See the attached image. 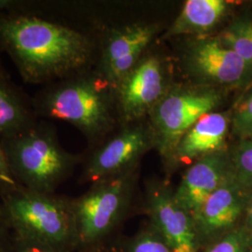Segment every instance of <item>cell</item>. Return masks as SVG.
Masks as SVG:
<instances>
[{"label":"cell","instance_id":"1","mask_svg":"<svg viewBox=\"0 0 252 252\" xmlns=\"http://www.w3.org/2000/svg\"><path fill=\"white\" fill-rule=\"evenodd\" d=\"M95 49L88 34L55 14L52 3L24 1L17 11L0 14V51L27 83L43 86L85 71Z\"/></svg>","mask_w":252,"mask_h":252},{"label":"cell","instance_id":"2","mask_svg":"<svg viewBox=\"0 0 252 252\" xmlns=\"http://www.w3.org/2000/svg\"><path fill=\"white\" fill-rule=\"evenodd\" d=\"M81 71L43 85L32 97L36 117L63 121L93 142L102 140L115 125V87L100 73Z\"/></svg>","mask_w":252,"mask_h":252},{"label":"cell","instance_id":"3","mask_svg":"<svg viewBox=\"0 0 252 252\" xmlns=\"http://www.w3.org/2000/svg\"><path fill=\"white\" fill-rule=\"evenodd\" d=\"M0 143L16 182L37 192L53 193L78 161L63 150L54 125L41 119L0 137Z\"/></svg>","mask_w":252,"mask_h":252},{"label":"cell","instance_id":"4","mask_svg":"<svg viewBox=\"0 0 252 252\" xmlns=\"http://www.w3.org/2000/svg\"><path fill=\"white\" fill-rule=\"evenodd\" d=\"M7 217L19 231L36 245L54 247L65 242L73 220L71 204L53 193L19 186L2 194Z\"/></svg>","mask_w":252,"mask_h":252},{"label":"cell","instance_id":"5","mask_svg":"<svg viewBox=\"0 0 252 252\" xmlns=\"http://www.w3.org/2000/svg\"><path fill=\"white\" fill-rule=\"evenodd\" d=\"M220 102L215 90H188L172 93L153 108V123L158 146L164 154L173 153L182 136L199 119Z\"/></svg>","mask_w":252,"mask_h":252},{"label":"cell","instance_id":"6","mask_svg":"<svg viewBox=\"0 0 252 252\" xmlns=\"http://www.w3.org/2000/svg\"><path fill=\"white\" fill-rule=\"evenodd\" d=\"M128 186L125 176L102 180L71 204L73 220L83 240L94 241L112 227L126 205Z\"/></svg>","mask_w":252,"mask_h":252},{"label":"cell","instance_id":"7","mask_svg":"<svg viewBox=\"0 0 252 252\" xmlns=\"http://www.w3.org/2000/svg\"><path fill=\"white\" fill-rule=\"evenodd\" d=\"M165 90L162 63L156 57H148L115 87L117 108L126 122L142 117L161 101Z\"/></svg>","mask_w":252,"mask_h":252},{"label":"cell","instance_id":"8","mask_svg":"<svg viewBox=\"0 0 252 252\" xmlns=\"http://www.w3.org/2000/svg\"><path fill=\"white\" fill-rule=\"evenodd\" d=\"M102 38L96 71L116 86L131 72L151 42L153 27L135 25L108 30Z\"/></svg>","mask_w":252,"mask_h":252},{"label":"cell","instance_id":"9","mask_svg":"<svg viewBox=\"0 0 252 252\" xmlns=\"http://www.w3.org/2000/svg\"><path fill=\"white\" fill-rule=\"evenodd\" d=\"M151 139L149 132L142 127L123 130L92 153L85 177L97 183L120 176L146 152Z\"/></svg>","mask_w":252,"mask_h":252},{"label":"cell","instance_id":"10","mask_svg":"<svg viewBox=\"0 0 252 252\" xmlns=\"http://www.w3.org/2000/svg\"><path fill=\"white\" fill-rule=\"evenodd\" d=\"M190 71L202 81L218 84H235L252 68L219 37H203L189 49Z\"/></svg>","mask_w":252,"mask_h":252},{"label":"cell","instance_id":"11","mask_svg":"<svg viewBox=\"0 0 252 252\" xmlns=\"http://www.w3.org/2000/svg\"><path fill=\"white\" fill-rule=\"evenodd\" d=\"M228 180L224 155L220 153L207 155L196 160L185 172L174 198L194 220L206 200Z\"/></svg>","mask_w":252,"mask_h":252},{"label":"cell","instance_id":"12","mask_svg":"<svg viewBox=\"0 0 252 252\" xmlns=\"http://www.w3.org/2000/svg\"><path fill=\"white\" fill-rule=\"evenodd\" d=\"M153 220L173 252H196V235L192 218L174 195L165 191L155 192L151 200Z\"/></svg>","mask_w":252,"mask_h":252},{"label":"cell","instance_id":"13","mask_svg":"<svg viewBox=\"0 0 252 252\" xmlns=\"http://www.w3.org/2000/svg\"><path fill=\"white\" fill-rule=\"evenodd\" d=\"M228 126L229 121L225 113H207L182 136L173 153L180 161L188 162L220 153L225 142Z\"/></svg>","mask_w":252,"mask_h":252},{"label":"cell","instance_id":"14","mask_svg":"<svg viewBox=\"0 0 252 252\" xmlns=\"http://www.w3.org/2000/svg\"><path fill=\"white\" fill-rule=\"evenodd\" d=\"M242 208L240 192L229 179L206 200L193 221L202 234L211 236L234 225Z\"/></svg>","mask_w":252,"mask_h":252},{"label":"cell","instance_id":"15","mask_svg":"<svg viewBox=\"0 0 252 252\" xmlns=\"http://www.w3.org/2000/svg\"><path fill=\"white\" fill-rule=\"evenodd\" d=\"M37 120L32 97L19 89L5 70L0 71V137L24 129Z\"/></svg>","mask_w":252,"mask_h":252},{"label":"cell","instance_id":"16","mask_svg":"<svg viewBox=\"0 0 252 252\" xmlns=\"http://www.w3.org/2000/svg\"><path fill=\"white\" fill-rule=\"evenodd\" d=\"M228 9L224 0L186 1L180 16L175 21L168 36L182 34H202L220 23Z\"/></svg>","mask_w":252,"mask_h":252},{"label":"cell","instance_id":"17","mask_svg":"<svg viewBox=\"0 0 252 252\" xmlns=\"http://www.w3.org/2000/svg\"><path fill=\"white\" fill-rule=\"evenodd\" d=\"M221 42L238 54L252 69V40L247 21L238 22L219 36Z\"/></svg>","mask_w":252,"mask_h":252},{"label":"cell","instance_id":"18","mask_svg":"<svg viewBox=\"0 0 252 252\" xmlns=\"http://www.w3.org/2000/svg\"><path fill=\"white\" fill-rule=\"evenodd\" d=\"M235 164L241 180L252 185V141H245L239 146L235 154Z\"/></svg>","mask_w":252,"mask_h":252},{"label":"cell","instance_id":"19","mask_svg":"<svg viewBox=\"0 0 252 252\" xmlns=\"http://www.w3.org/2000/svg\"><path fill=\"white\" fill-rule=\"evenodd\" d=\"M248 239L244 232H234L212 246L207 252H246Z\"/></svg>","mask_w":252,"mask_h":252},{"label":"cell","instance_id":"20","mask_svg":"<svg viewBox=\"0 0 252 252\" xmlns=\"http://www.w3.org/2000/svg\"><path fill=\"white\" fill-rule=\"evenodd\" d=\"M130 252H173L164 240L153 235H143L132 246Z\"/></svg>","mask_w":252,"mask_h":252},{"label":"cell","instance_id":"21","mask_svg":"<svg viewBox=\"0 0 252 252\" xmlns=\"http://www.w3.org/2000/svg\"><path fill=\"white\" fill-rule=\"evenodd\" d=\"M20 185L9 170L8 162L0 143V193L4 194L11 189H16Z\"/></svg>","mask_w":252,"mask_h":252},{"label":"cell","instance_id":"22","mask_svg":"<svg viewBox=\"0 0 252 252\" xmlns=\"http://www.w3.org/2000/svg\"><path fill=\"white\" fill-rule=\"evenodd\" d=\"M252 123V95L239 106L235 115V124L239 129Z\"/></svg>","mask_w":252,"mask_h":252},{"label":"cell","instance_id":"23","mask_svg":"<svg viewBox=\"0 0 252 252\" xmlns=\"http://www.w3.org/2000/svg\"><path fill=\"white\" fill-rule=\"evenodd\" d=\"M24 1L0 0V14H8L17 11L22 8Z\"/></svg>","mask_w":252,"mask_h":252},{"label":"cell","instance_id":"24","mask_svg":"<svg viewBox=\"0 0 252 252\" xmlns=\"http://www.w3.org/2000/svg\"><path fill=\"white\" fill-rule=\"evenodd\" d=\"M23 252H53L49 250L48 247L36 245V246H30L27 248Z\"/></svg>","mask_w":252,"mask_h":252},{"label":"cell","instance_id":"25","mask_svg":"<svg viewBox=\"0 0 252 252\" xmlns=\"http://www.w3.org/2000/svg\"><path fill=\"white\" fill-rule=\"evenodd\" d=\"M240 131H242V132L248 135L250 138H252V124H250V125H248L247 126H245L243 128H241Z\"/></svg>","mask_w":252,"mask_h":252},{"label":"cell","instance_id":"26","mask_svg":"<svg viewBox=\"0 0 252 252\" xmlns=\"http://www.w3.org/2000/svg\"><path fill=\"white\" fill-rule=\"evenodd\" d=\"M249 221H250V224L252 226V201L249 208Z\"/></svg>","mask_w":252,"mask_h":252},{"label":"cell","instance_id":"27","mask_svg":"<svg viewBox=\"0 0 252 252\" xmlns=\"http://www.w3.org/2000/svg\"><path fill=\"white\" fill-rule=\"evenodd\" d=\"M247 27H248V30H249V33H250V36L252 37V22L247 21Z\"/></svg>","mask_w":252,"mask_h":252},{"label":"cell","instance_id":"28","mask_svg":"<svg viewBox=\"0 0 252 252\" xmlns=\"http://www.w3.org/2000/svg\"><path fill=\"white\" fill-rule=\"evenodd\" d=\"M3 70H5V69L3 68V66L1 65V63H0V71H3Z\"/></svg>","mask_w":252,"mask_h":252}]
</instances>
